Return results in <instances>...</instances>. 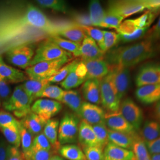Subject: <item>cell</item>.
Listing matches in <instances>:
<instances>
[{"mask_svg":"<svg viewBox=\"0 0 160 160\" xmlns=\"http://www.w3.org/2000/svg\"><path fill=\"white\" fill-rule=\"evenodd\" d=\"M76 24L73 21L51 19L26 1L0 3V55L18 46L57 36Z\"/></svg>","mask_w":160,"mask_h":160,"instance_id":"1","label":"cell"},{"mask_svg":"<svg viewBox=\"0 0 160 160\" xmlns=\"http://www.w3.org/2000/svg\"><path fill=\"white\" fill-rule=\"evenodd\" d=\"M155 55L153 42L147 39L135 44L110 50L104 59L110 66L129 68Z\"/></svg>","mask_w":160,"mask_h":160,"instance_id":"2","label":"cell"},{"mask_svg":"<svg viewBox=\"0 0 160 160\" xmlns=\"http://www.w3.org/2000/svg\"><path fill=\"white\" fill-rule=\"evenodd\" d=\"M71 60L72 57H66L55 60L41 62L26 69L25 72L30 80L49 79Z\"/></svg>","mask_w":160,"mask_h":160,"instance_id":"3","label":"cell"},{"mask_svg":"<svg viewBox=\"0 0 160 160\" xmlns=\"http://www.w3.org/2000/svg\"><path fill=\"white\" fill-rule=\"evenodd\" d=\"M33 102L21 84L15 88L8 100L3 103V106L6 110L13 112L18 118L23 119L32 112Z\"/></svg>","mask_w":160,"mask_h":160,"instance_id":"4","label":"cell"},{"mask_svg":"<svg viewBox=\"0 0 160 160\" xmlns=\"http://www.w3.org/2000/svg\"><path fill=\"white\" fill-rule=\"evenodd\" d=\"M100 97L101 104L108 113L119 111L121 99L110 72L100 80Z\"/></svg>","mask_w":160,"mask_h":160,"instance_id":"5","label":"cell"},{"mask_svg":"<svg viewBox=\"0 0 160 160\" xmlns=\"http://www.w3.org/2000/svg\"><path fill=\"white\" fill-rule=\"evenodd\" d=\"M66 57H72V55L62 49L48 38L42 41L37 48L30 67L41 62L55 60Z\"/></svg>","mask_w":160,"mask_h":160,"instance_id":"6","label":"cell"},{"mask_svg":"<svg viewBox=\"0 0 160 160\" xmlns=\"http://www.w3.org/2000/svg\"><path fill=\"white\" fill-rule=\"evenodd\" d=\"M80 123V119L77 114L67 113L63 116L58 128V140L61 145L76 142Z\"/></svg>","mask_w":160,"mask_h":160,"instance_id":"7","label":"cell"},{"mask_svg":"<svg viewBox=\"0 0 160 160\" xmlns=\"http://www.w3.org/2000/svg\"><path fill=\"white\" fill-rule=\"evenodd\" d=\"M146 9L143 0L112 1L109 3L106 12L120 16L123 18L129 17Z\"/></svg>","mask_w":160,"mask_h":160,"instance_id":"8","label":"cell"},{"mask_svg":"<svg viewBox=\"0 0 160 160\" xmlns=\"http://www.w3.org/2000/svg\"><path fill=\"white\" fill-rule=\"evenodd\" d=\"M35 51L33 45H25L13 48L6 53L10 63L20 68H28L34 57Z\"/></svg>","mask_w":160,"mask_h":160,"instance_id":"9","label":"cell"},{"mask_svg":"<svg viewBox=\"0 0 160 160\" xmlns=\"http://www.w3.org/2000/svg\"><path fill=\"white\" fill-rule=\"evenodd\" d=\"M119 112L135 131L140 129L143 121V112L131 98H127L121 102Z\"/></svg>","mask_w":160,"mask_h":160,"instance_id":"10","label":"cell"},{"mask_svg":"<svg viewBox=\"0 0 160 160\" xmlns=\"http://www.w3.org/2000/svg\"><path fill=\"white\" fill-rule=\"evenodd\" d=\"M62 109V105L59 102L51 99L39 98L33 104L31 110L47 122L56 116Z\"/></svg>","mask_w":160,"mask_h":160,"instance_id":"11","label":"cell"},{"mask_svg":"<svg viewBox=\"0 0 160 160\" xmlns=\"http://www.w3.org/2000/svg\"><path fill=\"white\" fill-rule=\"evenodd\" d=\"M109 72L111 74L118 95L122 99L126 95L130 87L131 75L129 69L120 66H110Z\"/></svg>","mask_w":160,"mask_h":160,"instance_id":"12","label":"cell"},{"mask_svg":"<svg viewBox=\"0 0 160 160\" xmlns=\"http://www.w3.org/2000/svg\"><path fill=\"white\" fill-rule=\"evenodd\" d=\"M87 71L84 63L77 60L67 78L60 83L64 90H72L82 85L87 80Z\"/></svg>","mask_w":160,"mask_h":160,"instance_id":"13","label":"cell"},{"mask_svg":"<svg viewBox=\"0 0 160 160\" xmlns=\"http://www.w3.org/2000/svg\"><path fill=\"white\" fill-rule=\"evenodd\" d=\"M135 83L138 87L160 84V65L148 63L143 65L138 72Z\"/></svg>","mask_w":160,"mask_h":160,"instance_id":"14","label":"cell"},{"mask_svg":"<svg viewBox=\"0 0 160 160\" xmlns=\"http://www.w3.org/2000/svg\"><path fill=\"white\" fill-rule=\"evenodd\" d=\"M105 112L98 106L88 102H83L78 116L90 125L105 124Z\"/></svg>","mask_w":160,"mask_h":160,"instance_id":"15","label":"cell"},{"mask_svg":"<svg viewBox=\"0 0 160 160\" xmlns=\"http://www.w3.org/2000/svg\"><path fill=\"white\" fill-rule=\"evenodd\" d=\"M104 122L106 126L110 130L128 134L136 133L134 128L127 122L119 111L106 113Z\"/></svg>","mask_w":160,"mask_h":160,"instance_id":"16","label":"cell"},{"mask_svg":"<svg viewBox=\"0 0 160 160\" xmlns=\"http://www.w3.org/2000/svg\"><path fill=\"white\" fill-rule=\"evenodd\" d=\"M81 61L87 69V80H101L109 73L110 66L104 59Z\"/></svg>","mask_w":160,"mask_h":160,"instance_id":"17","label":"cell"},{"mask_svg":"<svg viewBox=\"0 0 160 160\" xmlns=\"http://www.w3.org/2000/svg\"><path fill=\"white\" fill-rule=\"evenodd\" d=\"M104 54L96 42L87 36L81 44L78 57L81 58V60L103 59Z\"/></svg>","mask_w":160,"mask_h":160,"instance_id":"18","label":"cell"},{"mask_svg":"<svg viewBox=\"0 0 160 160\" xmlns=\"http://www.w3.org/2000/svg\"><path fill=\"white\" fill-rule=\"evenodd\" d=\"M138 100L144 104H151L160 101V84L138 87L135 92Z\"/></svg>","mask_w":160,"mask_h":160,"instance_id":"19","label":"cell"},{"mask_svg":"<svg viewBox=\"0 0 160 160\" xmlns=\"http://www.w3.org/2000/svg\"><path fill=\"white\" fill-rule=\"evenodd\" d=\"M82 93L87 102L98 105L101 104L100 80L88 79L82 84Z\"/></svg>","mask_w":160,"mask_h":160,"instance_id":"20","label":"cell"},{"mask_svg":"<svg viewBox=\"0 0 160 160\" xmlns=\"http://www.w3.org/2000/svg\"><path fill=\"white\" fill-rule=\"evenodd\" d=\"M78 139L83 147H99L92 125L84 120H82L80 122Z\"/></svg>","mask_w":160,"mask_h":160,"instance_id":"21","label":"cell"},{"mask_svg":"<svg viewBox=\"0 0 160 160\" xmlns=\"http://www.w3.org/2000/svg\"><path fill=\"white\" fill-rule=\"evenodd\" d=\"M109 142L126 149H132L133 145L139 136L137 133L128 134L108 129Z\"/></svg>","mask_w":160,"mask_h":160,"instance_id":"22","label":"cell"},{"mask_svg":"<svg viewBox=\"0 0 160 160\" xmlns=\"http://www.w3.org/2000/svg\"><path fill=\"white\" fill-rule=\"evenodd\" d=\"M59 121L51 119L46 122L43 130V133L51 144L53 153L57 154L61 148V143L58 140Z\"/></svg>","mask_w":160,"mask_h":160,"instance_id":"23","label":"cell"},{"mask_svg":"<svg viewBox=\"0 0 160 160\" xmlns=\"http://www.w3.org/2000/svg\"><path fill=\"white\" fill-rule=\"evenodd\" d=\"M104 160H132L133 152L109 142L104 148Z\"/></svg>","mask_w":160,"mask_h":160,"instance_id":"24","label":"cell"},{"mask_svg":"<svg viewBox=\"0 0 160 160\" xmlns=\"http://www.w3.org/2000/svg\"><path fill=\"white\" fill-rule=\"evenodd\" d=\"M20 122L25 129L35 137L42 132L46 123L32 112L22 119Z\"/></svg>","mask_w":160,"mask_h":160,"instance_id":"25","label":"cell"},{"mask_svg":"<svg viewBox=\"0 0 160 160\" xmlns=\"http://www.w3.org/2000/svg\"><path fill=\"white\" fill-rule=\"evenodd\" d=\"M0 76L4 78L8 82L19 83L26 81L28 76L25 72L12 68L0 61Z\"/></svg>","mask_w":160,"mask_h":160,"instance_id":"26","label":"cell"},{"mask_svg":"<svg viewBox=\"0 0 160 160\" xmlns=\"http://www.w3.org/2000/svg\"><path fill=\"white\" fill-rule=\"evenodd\" d=\"M51 83L48 79L46 80H29L24 82L22 86L25 92L33 101L38 98L43 90Z\"/></svg>","mask_w":160,"mask_h":160,"instance_id":"27","label":"cell"},{"mask_svg":"<svg viewBox=\"0 0 160 160\" xmlns=\"http://www.w3.org/2000/svg\"><path fill=\"white\" fill-rule=\"evenodd\" d=\"M61 102L66 104L78 116L81 107L83 103L79 92L73 90H64Z\"/></svg>","mask_w":160,"mask_h":160,"instance_id":"28","label":"cell"},{"mask_svg":"<svg viewBox=\"0 0 160 160\" xmlns=\"http://www.w3.org/2000/svg\"><path fill=\"white\" fill-rule=\"evenodd\" d=\"M141 138L146 142L160 137V123L157 121H147L141 129Z\"/></svg>","mask_w":160,"mask_h":160,"instance_id":"29","label":"cell"},{"mask_svg":"<svg viewBox=\"0 0 160 160\" xmlns=\"http://www.w3.org/2000/svg\"><path fill=\"white\" fill-rule=\"evenodd\" d=\"M57 36L73 42L81 44L82 40L87 36V34L80 26L76 24L61 31Z\"/></svg>","mask_w":160,"mask_h":160,"instance_id":"30","label":"cell"},{"mask_svg":"<svg viewBox=\"0 0 160 160\" xmlns=\"http://www.w3.org/2000/svg\"><path fill=\"white\" fill-rule=\"evenodd\" d=\"M61 155L68 160H87L84 152L78 146L68 144L61 147L59 151Z\"/></svg>","mask_w":160,"mask_h":160,"instance_id":"31","label":"cell"},{"mask_svg":"<svg viewBox=\"0 0 160 160\" xmlns=\"http://www.w3.org/2000/svg\"><path fill=\"white\" fill-rule=\"evenodd\" d=\"M106 12L103 10L100 2L97 0L91 1L89 4V17L92 26L100 27L103 21Z\"/></svg>","mask_w":160,"mask_h":160,"instance_id":"32","label":"cell"},{"mask_svg":"<svg viewBox=\"0 0 160 160\" xmlns=\"http://www.w3.org/2000/svg\"><path fill=\"white\" fill-rule=\"evenodd\" d=\"M49 39L62 49L72 54L74 57H78L79 50L81 46L80 43L65 39L59 36H54L49 38Z\"/></svg>","mask_w":160,"mask_h":160,"instance_id":"33","label":"cell"},{"mask_svg":"<svg viewBox=\"0 0 160 160\" xmlns=\"http://www.w3.org/2000/svg\"><path fill=\"white\" fill-rule=\"evenodd\" d=\"M19 131L21 138L22 151L25 155L26 160H29L32 149L33 141L34 139L33 135L26 129H25L21 124L19 127Z\"/></svg>","mask_w":160,"mask_h":160,"instance_id":"34","label":"cell"},{"mask_svg":"<svg viewBox=\"0 0 160 160\" xmlns=\"http://www.w3.org/2000/svg\"><path fill=\"white\" fill-rule=\"evenodd\" d=\"M132 150L133 154L132 160H151L146 143L139 136L135 140Z\"/></svg>","mask_w":160,"mask_h":160,"instance_id":"35","label":"cell"},{"mask_svg":"<svg viewBox=\"0 0 160 160\" xmlns=\"http://www.w3.org/2000/svg\"><path fill=\"white\" fill-rule=\"evenodd\" d=\"M20 126L0 127V130L3 133L7 141L17 148H18L21 144V138L19 131Z\"/></svg>","mask_w":160,"mask_h":160,"instance_id":"36","label":"cell"},{"mask_svg":"<svg viewBox=\"0 0 160 160\" xmlns=\"http://www.w3.org/2000/svg\"><path fill=\"white\" fill-rule=\"evenodd\" d=\"M64 90L57 86L51 84L45 87L39 95L38 98H48L51 100L61 102L63 97Z\"/></svg>","mask_w":160,"mask_h":160,"instance_id":"37","label":"cell"},{"mask_svg":"<svg viewBox=\"0 0 160 160\" xmlns=\"http://www.w3.org/2000/svg\"><path fill=\"white\" fill-rule=\"evenodd\" d=\"M36 2L42 7L55 12L65 14L68 11L67 3L62 0H38Z\"/></svg>","mask_w":160,"mask_h":160,"instance_id":"38","label":"cell"},{"mask_svg":"<svg viewBox=\"0 0 160 160\" xmlns=\"http://www.w3.org/2000/svg\"><path fill=\"white\" fill-rule=\"evenodd\" d=\"M81 28L84 31L87 36L91 38L96 42L97 45L104 53L103 30L94 28L93 26H81Z\"/></svg>","mask_w":160,"mask_h":160,"instance_id":"39","label":"cell"},{"mask_svg":"<svg viewBox=\"0 0 160 160\" xmlns=\"http://www.w3.org/2000/svg\"><path fill=\"white\" fill-rule=\"evenodd\" d=\"M97 138L98 146L103 149L109 142L108 128L105 124L92 126Z\"/></svg>","mask_w":160,"mask_h":160,"instance_id":"40","label":"cell"},{"mask_svg":"<svg viewBox=\"0 0 160 160\" xmlns=\"http://www.w3.org/2000/svg\"><path fill=\"white\" fill-rule=\"evenodd\" d=\"M123 18L113 13L106 12L100 27L108 29H118L120 24L123 22Z\"/></svg>","mask_w":160,"mask_h":160,"instance_id":"41","label":"cell"},{"mask_svg":"<svg viewBox=\"0 0 160 160\" xmlns=\"http://www.w3.org/2000/svg\"><path fill=\"white\" fill-rule=\"evenodd\" d=\"M77 61V59L71 60L69 62L65 64L60 69L57 73L54 75L53 77L49 78L48 80L50 83H58L61 82L65 80L67 77L68 75L69 72H71V69L73 68L75 63Z\"/></svg>","mask_w":160,"mask_h":160,"instance_id":"42","label":"cell"},{"mask_svg":"<svg viewBox=\"0 0 160 160\" xmlns=\"http://www.w3.org/2000/svg\"><path fill=\"white\" fill-rule=\"evenodd\" d=\"M155 12L148 10L145 12L141 16L133 19L134 23L138 28H148L154 20Z\"/></svg>","mask_w":160,"mask_h":160,"instance_id":"43","label":"cell"},{"mask_svg":"<svg viewBox=\"0 0 160 160\" xmlns=\"http://www.w3.org/2000/svg\"><path fill=\"white\" fill-rule=\"evenodd\" d=\"M103 32L104 35V53H106L120 42V38L119 34L114 32L103 30Z\"/></svg>","mask_w":160,"mask_h":160,"instance_id":"44","label":"cell"},{"mask_svg":"<svg viewBox=\"0 0 160 160\" xmlns=\"http://www.w3.org/2000/svg\"><path fill=\"white\" fill-rule=\"evenodd\" d=\"M87 160H104L103 149L99 147H83Z\"/></svg>","mask_w":160,"mask_h":160,"instance_id":"45","label":"cell"},{"mask_svg":"<svg viewBox=\"0 0 160 160\" xmlns=\"http://www.w3.org/2000/svg\"><path fill=\"white\" fill-rule=\"evenodd\" d=\"M32 149L52 151L51 144L43 132L40 133L34 138Z\"/></svg>","mask_w":160,"mask_h":160,"instance_id":"46","label":"cell"},{"mask_svg":"<svg viewBox=\"0 0 160 160\" xmlns=\"http://www.w3.org/2000/svg\"><path fill=\"white\" fill-rule=\"evenodd\" d=\"M20 121L18 120L8 112L0 111V127L19 126Z\"/></svg>","mask_w":160,"mask_h":160,"instance_id":"47","label":"cell"},{"mask_svg":"<svg viewBox=\"0 0 160 160\" xmlns=\"http://www.w3.org/2000/svg\"><path fill=\"white\" fill-rule=\"evenodd\" d=\"M138 29L139 28L135 25L133 19H128L122 22L116 31L118 34H131Z\"/></svg>","mask_w":160,"mask_h":160,"instance_id":"48","label":"cell"},{"mask_svg":"<svg viewBox=\"0 0 160 160\" xmlns=\"http://www.w3.org/2000/svg\"><path fill=\"white\" fill-rule=\"evenodd\" d=\"M147 30L148 28L138 29L133 33L131 34H119L120 40L123 43H128L135 40H138L143 37L145 33L147 32Z\"/></svg>","mask_w":160,"mask_h":160,"instance_id":"49","label":"cell"},{"mask_svg":"<svg viewBox=\"0 0 160 160\" xmlns=\"http://www.w3.org/2000/svg\"><path fill=\"white\" fill-rule=\"evenodd\" d=\"M52 154V151L32 149L29 160H49Z\"/></svg>","mask_w":160,"mask_h":160,"instance_id":"50","label":"cell"},{"mask_svg":"<svg viewBox=\"0 0 160 160\" xmlns=\"http://www.w3.org/2000/svg\"><path fill=\"white\" fill-rule=\"evenodd\" d=\"M10 94L11 90L8 82L4 78L0 76V98L4 100V102H5L10 97Z\"/></svg>","mask_w":160,"mask_h":160,"instance_id":"51","label":"cell"},{"mask_svg":"<svg viewBox=\"0 0 160 160\" xmlns=\"http://www.w3.org/2000/svg\"><path fill=\"white\" fill-rule=\"evenodd\" d=\"M7 160H27L23 151L18 148L10 145Z\"/></svg>","mask_w":160,"mask_h":160,"instance_id":"52","label":"cell"},{"mask_svg":"<svg viewBox=\"0 0 160 160\" xmlns=\"http://www.w3.org/2000/svg\"><path fill=\"white\" fill-rule=\"evenodd\" d=\"M73 22L80 26H92L88 14H77L74 16V20Z\"/></svg>","mask_w":160,"mask_h":160,"instance_id":"53","label":"cell"},{"mask_svg":"<svg viewBox=\"0 0 160 160\" xmlns=\"http://www.w3.org/2000/svg\"><path fill=\"white\" fill-rule=\"evenodd\" d=\"M149 153L151 154H160V137L152 141L146 142Z\"/></svg>","mask_w":160,"mask_h":160,"instance_id":"54","label":"cell"},{"mask_svg":"<svg viewBox=\"0 0 160 160\" xmlns=\"http://www.w3.org/2000/svg\"><path fill=\"white\" fill-rule=\"evenodd\" d=\"M147 39L152 40H160V17L157 24L149 32V35Z\"/></svg>","mask_w":160,"mask_h":160,"instance_id":"55","label":"cell"},{"mask_svg":"<svg viewBox=\"0 0 160 160\" xmlns=\"http://www.w3.org/2000/svg\"><path fill=\"white\" fill-rule=\"evenodd\" d=\"M146 8L156 12L160 9V0H143Z\"/></svg>","mask_w":160,"mask_h":160,"instance_id":"56","label":"cell"},{"mask_svg":"<svg viewBox=\"0 0 160 160\" xmlns=\"http://www.w3.org/2000/svg\"><path fill=\"white\" fill-rule=\"evenodd\" d=\"M10 145L3 141H0V160H7Z\"/></svg>","mask_w":160,"mask_h":160,"instance_id":"57","label":"cell"},{"mask_svg":"<svg viewBox=\"0 0 160 160\" xmlns=\"http://www.w3.org/2000/svg\"><path fill=\"white\" fill-rule=\"evenodd\" d=\"M154 113L155 118L158 121V122L160 123V101L156 103L154 110Z\"/></svg>","mask_w":160,"mask_h":160,"instance_id":"58","label":"cell"},{"mask_svg":"<svg viewBox=\"0 0 160 160\" xmlns=\"http://www.w3.org/2000/svg\"><path fill=\"white\" fill-rule=\"evenodd\" d=\"M151 160H160V154L152 155Z\"/></svg>","mask_w":160,"mask_h":160,"instance_id":"59","label":"cell"},{"mask_svg":"<svg viewBox=\"0 0 160 160\" xmlns=\"http://www.w3.org/2000/svg\"><path fill=\"white\" fill-rule=\"evenodd\" d=\"M49 160H64L62 157L58 156V155H52Z\"/></svg>","mask_w":160,"mask_h":160,"instance_id":"60","label":"cell"},{"mask_svg":"<svg viewBox=\"0 0 160 160\" xmlns=\"http://www.w3.org/2000/svg\"><path fill=\"white\" fill-rule=\"evenodd\" d=\"M0 61H2V58L1 57V56H0Z\"/></svg>","mask_w":160,"mask_h":160,"instance_id":"61","label":"cell"},{"mask_svg":"<svg viewBox=\"0 0 160 160\" xmlns=\"http://www.w3.org/2000/svg\"><path fill=\"white\" fill-rule=\"evenodd\" d=\"M0 106H1V100H0Z\"/></svg>","mask_w":160,"mask_h":160,"instance_id":"62","label":"cell"}]
</instances>
